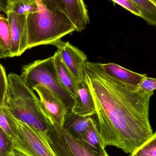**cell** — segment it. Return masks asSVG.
<instances>
[{
    "instance_id": "1",
    "label": "cell",
    "mask_w": 156,
    "mask_h": 156,
    "mask_svg": "<svg viewBox=\"0 0 156 156\" xmlns=\"http://www.w3.org/2000/svg\"><path fill=\"white\" fill-rule=\"evenodd\" d=\"M85 80L91 94L102 145L132 154L150 140V99L154 92L118 81L105 73L99 63L87 61Z\"/></svg>"
},
{
    "instance_id": "2",
    "label": "cell",
    "mask_w": 156,
    "mask_h": 156,
    "mask_svg": "<svg viewBox=\"0 0 156 156\" xmlns=\"http://www.w3.org/2000/svg\"><path fill=\"white\" fill-rule=\"evenodd\" d=\"M7 78L8 90L4 106L16 119L33 129L43 141L49 144L48 122L39 98L20 76L10 73Z\"/></svg>"
},
{
    "instance_id": "3",
    "label": "cell",
    "mask_w": 156,
    "mask_h": 156,
    "mask_svg": "<svg viewBox=\"0 0 156 156\" xmlns=\"http://www.w3.org/2000/svg\"><path fill=\"white\" fill-rule=\"evenodd\" d=\"M39 9L27 16L28 49L41 45H54L63 37L76 31L67 16L58 9L53 12L40 0Z\"/></svg>"
},
{
    "instance_id": "4",
    "label": "cell",
    "mask_w": 156,
    "mask_h": 156,
    "mask_svg": "<svg viewBox=\"0 0 156 156\" xmlns=\"http://www.w3.org/2000/svg\"><path fill=\"white\" fill-rule=\"evenodd\" d=\"M20 76L31 90L38 85L46 87L61 100L67 112L71 111L75 103V99L66 90L60 82L53 56L37 60L25 66Z\"/></svg>"
},
{
    "instance_id": "5",
    "label": "cell",
    "mask_w": 156,
    "mask_h": 156,
    "mask_svg": "<svg viewBox=\"0 0 156 156\" xmlns=\"http://www.w3.org/2000/svg\"><path fill=\"white\" fill-rule=\"evenodd\" d=\"M48 135L50 146L57 156H110L106 151L98 153L90 150L80 139L58 125L49 126Z\"/></svg>"
},
{
    "instance_id": "6",
    "label": "cell",
    "mask_w": 156,
    "mask_h": 156,
    "mask_svg": "<svg viewBox=\"0 0 156 156\" xmlns=\"http://www.w3.org/2000/svg\"><path fill=\"white\" fill-rule=\"evenodd\" d=\"M2 107L26 149L20 154L27 156H57L50 144L43 141L26 124L16 119L4 106Z\"/></svg>"
},
{
    "instance_id": "7",
    "label": "cell",
    "mask_w": 156,
    "mask_h": 156,
    "mask_svg": "<svg viewBox=\"0 0 156 156\" xmlns=\"http://www.w3.org/2000/svg\"><path fill=\"white\" fill-rule=\"evenodd\" d=\"M38 94L39 103L49 125H58L63 126L67 111L61 100L50 90L41 85L33 87Z\"/></svg>"
},
{
    "instance_id": "8",
    "label": "cell",
    "mask_w": 156,
    "mask_h": 156,
    "mask_svg": "<svg viewBox=\"0 0 156 156\" xmlns=\"http://www.w3.org/2000/svg\"><path fill=\"white\" fill-rule=\"evenodd\" d=\"M54 46L57 48L63 63L77 82L84 80L87 62L86 55L69 42L60 40Z\"/></svg>"
},
{
    "instance_id": "9",
    "label": "cell",
    "mask_w": 156,
    "mask_h": 156,
    "mask_svg": "<svg viewBox=\"0 0 156 156\" xmlns=\"http://www.w3.org/2000/svg\"><path fill=\"white\" fill-rule=\"evenodd\" d=\"M6 15L11 33V57L19 56L28 49L27 16L12 11Z\"/></svg>"
},
{
    "instance_id": "10",
    "label": "cell",
    "mask_w": 156,
    "mask_h": 156,
    "mask_svg": "<svg viewBox=\"0 0 156 156\" xmlns=\"http://www.w3.org/2000/svg\"><path fill=\"white\" fill-rule=\"evenodd\" d=\"M57 8L64 13L76 27L82 32L90 23L87 6L83 0H54Z\"/></svg>"
},
{
    "instance_id": "11",
    "label": "cell",
    "mask_w": 156,
    "mask_h": 156,
    "mask_svg": "<svg viewBox=\"0 0 156 156\" xmlns=\"http://www.w3.org/2000/svg\"><path fill=\"white\" fill-rule=\"evenodd\" d=\"M71 112L84 117L96 114L94 101L85 80L78 83L75 103Z\"/></svg>"
},
{
    "instance_id": "12",
    "label": "cell",
    "mask_w": 156,
    "mask_h": 156,
    "mask_svg": "<svg viewBox=\"0 0 156 156\" xmlns=\"http://www.w3.org/2000/svg\"><path fill=\"white\" fill-rule=\"evenodd\" d=\"M103 70L105 73L118 81L131 85L137 86L146 74H138L126 69L114 63H100Z\"/></svg>"
},
{
    "instance_id": "13",
    "label": "cell",
    "mask_w": 156,
    "mask_h": 156,
    "mask_svg": "<svg viewBox=\"0 0 156 156\" xmlns=\"http://www.w3.org/2000/svg\"><path fill=\"white\" fill-rule=\"evenodd\" d=\"M58 78L66 90L75 99L78 83L63 63L58 51L53 56Z\"/></svg>"
},
{
    "instance_id": "14",
    "label": "cell",
    "mask_w": 156,
    "mask_h": 156,
    "mask_svg": "<svg viewBox=\"0 0 156 156\" xmlns=\"http://www.w3.org/2000/svg\"><path fill=\"white\" fill-rule=\"evenodd\" d=\"M92 119L91 116H80L70 111L65 115L63 127L72 136L81 139Z\"/></svg>"
},
{
    "instance_id": "15",
    "label": "cell",
    "mask_w": 156,
    "mask_h": 156,
    "mask_svg": "<svg viewBox=\"0 0 156 156\" xmlns=\"http://www.w3.org/2000/svg\"><path fill=\"white\" fill-rule=\"evenodd\" d=\"M80 139L87 148L92 151L98 153L106 152L102 145L97 123L93 119Z\"/></svg>"
},
{
    "instance_id": "16",
    "label": "cell",
    "mask_w": 156,
    "mask_h": 156,
    "mask_svg": "<svg viewBox=\"0 0 156 156\" xmlns=\"http://www.w3.org/2000/svg\"><path fill=\"white\" fill-rule=\"evenodd\" d=\"M2 107H0V128L12 143L15 150L18 151L26 149L24 143L4 112Z\"/></svg>"
},
{
    "instance_id": "17",
    "label": "cell",
    "mask_w": 156,
    "mask_h": 156,
    "mask_svg": "<svg viewBox=\"0 0 156 156\" xmlns=\"http://www.w3.org/2000/svg\"><path fill=\"white\" fill-rule=\"evenodd\" d=\"M141 10L143 19L150 26H156V3L152 0H131Z\"/></svg>"
},
{
    "instance_id": "18",
    "label": "cell",
    "mask_w": 156,
    "mask_h": 156,
    "mask_svg": "<svg viewBox=\"0 0 156 156\" xmlns=\"http://www.w3.org/2000/svg\"><path fill=\"white\" fill-rule=\"evenodd\" d=\"M0 48L11 57V37L8 19L0 14Z\"/></svg>"
},
{
    "instance_id": "19",
    "label": "cell",
    "mask_w": 156,
    "mask_h": 156,
    "mask_svg": "<svg viewBox=\"0 0 156 156\" xmlns=\"http://www.w3.org/2000/svg\"><path fill=\"white\" fill-rule=\"evenodd\" d=\"M38 9L39 6L37 0L22 1L11 3L9 11H12L18 14L27 16L38 12Z\"/></svg>"
},
{
    "instance_id": "20",
    "label": "cell",
    "mask_w": 156,
    "mask_h": 156,
    "mask_svg": "<svg viewBox=\"0 0 156 156\" xmlns=\"http://www.w3.org/2000/svg\"><path fill=\"white\" fill-rule=\"evenodd\" d=\"M130 156H156V134Z\"/></svg>"
},
{
    "instance_id": "21",
    "label": "cell",
    "mask_w": 156,
    "mask_h": 156,
    "mask_svg": "<svg viewBox=\"0 0 156 156\" xmlns=\"http://www.w3.org/2000/svg\"><path fill=\"white\" fill-rule=\"evenodd\" d=\"M8 78L4 68L0 64V107L4 105L8 90Z\"/></svg>"
},
{
    "instance_id": "22",
    "label": "cell",
    "mask_w": 156,
    "mask_h": 156,
    "mask_svg": "<svg viewBox=\"0 0 156 156\" xmlns=\"http://www.w3.org/2000/svg\"><path fill=\"white\" fill-rule=\"evenodd\" d=\"M13 150L12 143L0 128V156H10Z\"/></svg>"
},
{
    "instance_id": "23",
    "label": "cell",
    "mask_w": 156,
    "mask_h": 156,
    "mask_svg": "<svg viewBox=\"0 0 156 156\" xmlns=\"http://www.w3.org/2000/svg\"><path fill=\"white\" fill-rule=\"evenodd\" d=\"M119 5L133 14L143 19V15L139 7L131 0H111Z\"/></svg>"
},
{
    "instance_id": "24",
    "label": "cell",
    "mask_w": 156,
    "mask_h": 156,
    "mask_svg": "<svg viewBox=\"0 0 156 156\" xmlns=\"http://www.w3.org/2000/svg\"><path fill=\"white\" fill-rule=\"evenodd\" d=\"M137 87L145 92H154L156 88V79L146 76L142 79Z\"/></svg>"
},
{
    "instance_id": "25",
    "label": "cell",
    "mask_w": 156,
    "mask_h": 156,
    "mask_svg": "<svg viewBox=\"0 0 156 156\" xmlns=\"http://www.w3.org/2000/svg\"><path fill=\"white\" fill-rule=\"evenodd\" d=\"M10 0H0V12H2L7 14L10 11Z\"/></svg>"
},
{
    "instance_id": "26",
    "label": "cell",
    "mask_w": 156,
    "mask_h": 156,
    "mask_svg": "<svg viewBox=\"0 0 156 156\" xmlns=\"http://www.w3.org/2000/svg\"><path fill=\"white\" fill-rule=\"evenodd\" d=\"M45 6L49 10L55 12L58 8L57 7L54 0H40Z\"/></svg>"
},
{
    "instance_id": "27",
    "label": "cell",
    "mask_w": 156,
    "mask_h": 156,
    "mask_svg": "<svg viewBox=\"0 0 156 156\" xmlns=\"http://www.w3.org/2000/svg\"><path fill=\"white\" fill-rule=\"evenodd\" d=\"M9 57V55L0 48V59Z\"/></svg>"
},
{
    "instance_id": "28",
    "label": "cell",
    "mask_w": 156,
    "mask_h": 156,
    "mask_svg": "<svg viewBox=\"0 0 156 156\" xmlns=\"http://www.w3.org/2000/svg\"><path fill=\"white\" fill-rule=\"evenodd\" d=\"M10 156H27L23 154H20L18 152H16V150L13 149V150L12 151L11 154H10Z\"/></svg>"
},
{
    "instance_id": "29",
    "label": "cell",
    "mask_w": 156,
    "mask_h": 156,
    "mask_svg": "<svg viewBox=\"0 0 156 156\" xmlns=\"http://www.w3.org/2000/svg\"><path fill=\"white\" fill-rule=\"evenodd\" d=\"M153 2H154L156 3V0H152Z\"/></svg>"
}]
</instances>
